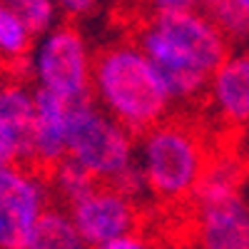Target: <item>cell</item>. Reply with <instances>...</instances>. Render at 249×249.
Instances as JSON below:
<instances>
[{
    "label": "cell",
    "mask_w": 249,
    "mask_h": 249,
    "mask_svg": "<svg viewBox=\"0 0 249 249\" xmlns=\"http://www.w3.org/2000/svg\"><path fill=\"white\" fill-rule=\"evenodd\" d=\"M135 43L152 60L175 105L204 100L210 77L232 53L210 13L147 15L137 25Z\"/></svg>",
    "instance_id": "cell-1"
},
{
    "label": "cell",
    "mask_w": 249,
    "mask_h": 249,
    "mask_svg": "<svg viewBox=\"0 0 249 249\" xmlns=\"http://www.w3.org/2000/svg\"><path fill=\"white\" fill-rule=\"evenodd\" d=\"M92 102L135 137L167 120L175 102L152 60L135 40H112L95 50Z\"/></svg>",
    "instance_id": "cell-2"
},
{
    "label": "cell",
    "mask_w": 249,
    "mask_h": 249,
    "mask_svg": "<svg viewBox=\"0 0 249 249\" xmlns=\"http://www.w3.org/2000/svg\"><path fill=\"white\" fill-rule=\"evenodd\" d=\"M204 135L187 120L167 117L147 132L137 135L135 164L142 187L162 204H182L192 199L210 164Z\"/></svg>",
    "instance_id": "cell-3"
},
{
    "label": "cell",
    "mask_w": 249,
    "mask_h": 249,
    "mask_svg": "<svg viewBox=\"0 0 249 249\" xmlns=\"http://www.w3.org/2000/svg\"><path fill=\"white\" fill-rule=\"evenodd\" d=\"M135 144L137 137L107 112H102L92 97L72 105L68 160L80 164L95 182L112 184L120 192L137 199L144 187L135 164Z\"/></svg>",
    "instance_id": "cell-4"
},
{
    "label": "cell",
    "mask_w": 249,
    "mask_h": 249,
    "mask_svg": "<svg viewBox=\"0 0 249 249\" xmlns=\"http://www.w3.org/2000/svg\"><path fill=\"white\" fill-rule=\"evenodd\" d=\"M92 62L95 50L85 33L75 23L60 20L53 30L35 37L25 70L33 77V88L75 105L92 97Z\"/></svg>",
    "instance_id": "cell-5"
},
{
    "label": "cell",
    "mask_w": 249,
    "mask_h": 249,
    "mask_svg": "<svg viewBox=\"0 0 249 249\" xmlns=\"http://www.w3.org/2000/svg\"><path fill=\"white\" fill-rule=\"evenodd\" d=\"M50 207V182L37 167H0V249H30L37 224Z\"/></svg>",
    "instance_id": "cell-6"
},
{
    "label": "cell",
    "mask_w": 249,
    "mask_h": 249,
    "mask_svg": "<svg viewBox=\"0 0 249 249\" xmlns=\"http://www.w3.org/2000/svg\"><path fill=\"white\" fill-rule=\"evenodd\" d=\"M65 210L90 249L120 239L124 234L140 232L142 222V210L137 199L102 182H97L88 195H82Z\"/></svg>",
    "instance_id": "cell-7"
},
{
    "label": "cell",
    "mask_w": 249,
    "mask_h": 249,
    "mask_svg": "<svg viewBox=\"0 0 249 249\" xmlns=\"http://www.w3.org/2000/svg\"><path fill=\"white\" fill-rule=\"evenodd\" d=\"M197 249H249V199L242 192L195 202Z\"/></svg>",
    "instance_id": "cell-8"
},
{
    "label": "cell",
    "mask_w": 249,
    "mask_h": 249,
    "mask_svg": "<svg viewBox=\"0 0 249 249\" xmlns=\"http://www.w3.org/2000/svg\"><path fill=\"white\" fill-rule=\"evenodd\" d=\"M204 105L224 130L249 124V50H234L217 68L204 90Z\"/></svg>",
    "instance_id": "cell-9"
},
{
    "label": "cell",
    "mask_w": 249,
    "mask_h": 249,
    "mask_svg": "<svg viewBox=\"0 0 249 249\" xmlns=\"http://www.w3.org/2000/svg\"><path fill=\"white\" fill-rule=\"evenodd\" d=\"M72 105L45 90L33 88V124H30V164L53 170L68 157V132H70Z\"/></svg>",
    "instance_id": "cell-10"
},
{
    "label": "cell",
    "mask_w": 249,
    "mask_h": 249,
    "mask_svg": "<svg viewBox=\"0 0 249 249\" xmlns=\"http://www.w3.org/2000/svg\"><path fill=\"white\" fill-rule=\"evenodd\" d=\"M35 35L3 0H0V65L5 70H18L28 65Z\"/></svg>",
    "instance_id": "cell-11"
},
{
    "label": "cell",
    "mask_w": 249,
    "mask_h": 249,
    "mask_svg": "<svg viewBox=\"0 0 249 249\" xmlns=\"http://www.w3.org/2000/svg\"><path fill=\"white\" fill-rule=\"evenodd\" d=\"M30 249H90L80 237L65 207H50L40 219Z\"/></svg>",
    "instance_id": "cell-12"
},
{
    "label": "cell",
    "mask_w": 249,
    "mask_h": 249,
    "mask_svg": "<svg viewBox=\"0 0 249 249\" xmlns=\"http://www.w3.org/2000/svg\"><path fill=\"white\" fill-rule=\"evenodd\" d=\"M48 182H50L53 197H57L65 207H70L72 202H77L82 195H88L92 187L97 184L85 170L80 167V164H75L68 157L62 160V162H57L55 167L50 170Z\"/></svg>",
    "instance_id": "cell-13"
},
{
    "label": "cell",
    "mask_w": 249,
    "mask_h": 249,
    "mask_svg": "<svg viewBox=\"0 0 249 249\" xmlns=\"http://www.w3.org/2000/svg\"><path fill=\"white\" fill-rule=\"evenodd\" d=\"M3 3L30 28L35 37L53 30L60 23V10L55 0H3Z\"/></svg>",
    "instance_id": "cell-14"
},
{
    "label": "cell",
    "mask_w": 249,
    "mask_h": 249,
    "mask_svg": "<svg viewBox=\"0 0 249 249\" xmlns=\"http://www.w3.org/2000/svg\"><path fill=\"white\" fill-rule=\"evenodd\" d=\"M30 164V130L0 117V167Z\"/></svg>",
    "instance_id": "cell-15"
},
{
    "label": "cell",
    "mask_w": 249,
    "mask_h": 249,
    "mask_svg": "<svg viewBox=\"0 0 249 249\" xmlns=\"http://www.w3.org/2000/svg\"><path fill=\"white\" fill-rule=\"evenodd\" d=\"M210 18L214 20V25L224 35V40L230 43V48L239 45V50H249V18L232 3H224L214 10H210Z\"/></svg>",
    "instance_id": "cell-16"
},
{
    "label": "cell",
    "mask_w": 249,
    "mask_h": 249,
    "mask_svg": "<svg viewBox=\"0 0 249 249\" xmlns=\"http://www.w3.org/2000/svg\"><path fill=\"white\" fill-rule=\"evenodd\" d=\"M105 0H55V5L60 10V18H68V23L82 18H92Z\"/></svg>",
    "instance_id": "cell-17"
},
{
    "label": "cell",
    "mask_w": 249,
    "mask_h": 249,
    "mask_svg": "<svg viewBox=\"0 0 249 249\" xmlns=\"http://www.w3.org/2000/svg\"><path fill=\"white\" fill-rule=\"evenodd\" d=\"M147 8L152 15H177L197 10L199 0H147Z\"/></svg>",
    "instance_id": "cell-18"
},
{
    "label": "cell",
    "mask_w": 249,
    "mask_h": 249,
    "mask_svg": "<svg viewBox=\"0 0 249 249\" xmlns=\"http://www.w3.org/2000/svg\"><path fill=\"white\" fill-rule=\"evenodd\" d=\"M92 249H157V244L144 232H132V234H124L120 239H112L107 244H100Z\"/></svg>",
    "instance_id": "cell-19"
},
{
    "label": "cell",
    "mask_w": 249,
    "mask_h": 249,
    "mask_svg": "<svg viewBox=\"0 0 249 249\" xmlns=\"http://www.w3.org/2000/svg\"><path fill=\"white\" fill-rule=\"evenodd\" d=\"M224 3H230V0H199V5L207 8V10H214V8H219Z\"/></svg>",
    "instance_id": "cell-20"
},
{
    "label": "cell",
    "mask_w": 249,
    "mask_h": 249,
    "mask_svg": "<svg viewBox=\"0 0 249 249\" xmlns=\"http://www.w3.org/2000/svg\"><path fill=\"white\" fill-rule=\"evenodd\" d=\"M232 3H234V5H237V8H239V10L247 15V18H249V0H232Z\"/></svg>",
    "instance_id": "cell-21"
},
{
    "label": "cell",
    "mask_w": 249,
    "mask_h": 249,
    "mask_svg": "<svg viewBox=\"0 0 249 249\" xmlns=\"http://www.w3.org/2000/svg\"><path fill=\"white\" fill-rule=\"evenodd\" d=\"M3 77H5V72H0V90H3Z\"/></svg>",
    "instance_id": "cell-22"
}]
</instances>
